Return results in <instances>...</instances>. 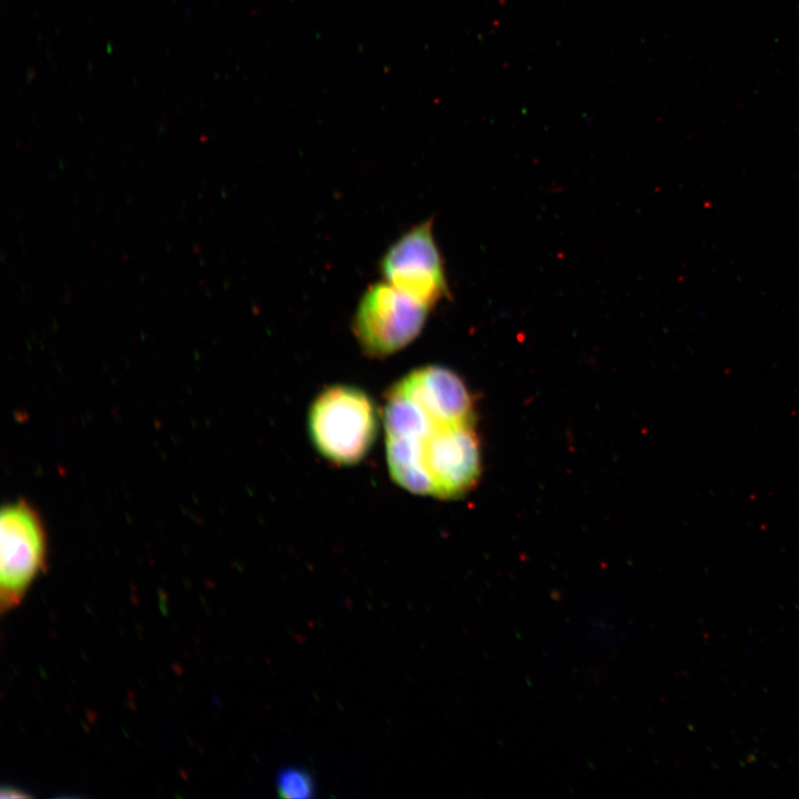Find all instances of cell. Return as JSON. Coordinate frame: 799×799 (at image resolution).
<instances>
[{
    "label": "cell",
    "mask_w": 799,
    "mask_h": 799,
    "mask_svg": "<svg viewBox=\"0 0 799 799\" xmlns=\"http://www.w3.org/2000/svg\"><path fill=\"white\" fill-rule=\"evenodd\" d=\"M384 428L388 469L401 487L454 498L476 483L481 454L472 398L453 371L427 365L396 382L386 397Z\"/></svg>",
    "instance_id": "6da1fadb"
},
{
    "label": "cell",
    "mask_w": 799,
    "mask_h": 799,
    "mask_svg": "<svg viewBox=\"0 0 799 799\" xmlns=\"http://www.w3.org/2000/svg\"><path fill=\"white\" fill-rule=\"evenodd\" d=\"M377 426L372 398L351 385H333L321 392L309 414L312 443L338 465L362 461L374 443Z\"/></svg>",
    "instance_id": "7a4b0ae2"
},
{
    "label": "cell",
    "mask_w": 799,
    "mask_h": 799,
    "mask_svg": "<svg viewBox=\"0 0 799 799\" xmlns=\"http://www.w3.org/2000/svg\"><path fill=\"white\" fill-rule=\"evenodd\" d=\"M0 609L16 608L44 570L48 537L38 509L26 499L11 502L0 514Z\"/></svg>",
    "instance_id": "3957f363"
},
{
    "label": "cell",
    "mask_w": 799,
    "mask_h": 799,
    "mask_svg": "<svg viewBox=\"0 0 799 799\" xmlns=\"http://www.w3.org/2000/svg\"><path fill=\"white\" fill-rule=\"evenodd\" d=\"M429 310L386 281L375 283L357 304L353 320L356 340L367 355H392L418 336Z\"/></svg>",
    "instance_id": "277c9868"
},
{
    "label": "cell",
    "mask_w": 799,
    "mask_h": 799,
    "mask_svg": "<svg viewBox=\"0 0 799 799\" xmlns=\"http://www.w3.org/2000/svg\"><path fill=\"white\" fill-rule=\"evenodd\" d=\"M384 280L431 309L447 294L444 263L432 222L415 225L396 240L381 261Z\"/></svg>",
    "instance_id": "5b68a950"
},
{
    "label": "cell",
    "mask_w": 799,
    "mask_h": 799,
    "mask_svg": "<svg viewBox=\"0 0 799 799\" xmlns=\"http://www.w3.org/2000/svg\"><path fill=\"white\" fill-rule=\"evenodd\" d=\"M277 792L287 799H305L313 796L314 782L309 772L297 768H286L276 778Z\"/></svg>",
    "instance_id": "8992f818"
},
{
    "label": "cell",
    "mask_w": 799,
    "mask_h": 799,
    "mask_svg": "<svg viewBox=\"0 0 799 799\" xmlns=\"http://www.w3.org/2000/svg\"><path fill=\"white\" fill-rule=\"evenodd\" d=\"M1 792V798H21V797H28L27 793L22 792L18 788L13 787H3Z\"/></svg>",
    "instance_id": "52a82bcc"
}]
</instances>
